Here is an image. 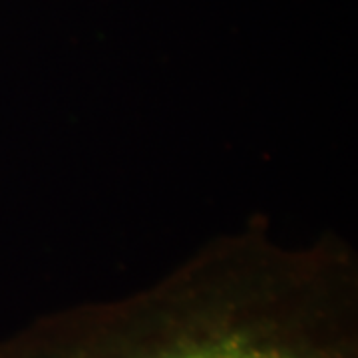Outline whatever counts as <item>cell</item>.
Returning <instances> with one entry per match:
<instances>
[{
    "label": "cell",
    "mask_w": 358,
    "mask_h": 358,
    "mask_svg": "<svg viewBox=\"0 0 358 358\" xmlns=\"http://www.w3.org/2000/svg\"><path fill=\"white\" fill-rule=\"evenodd\" d=\"M0 358H358L357 255L253 221L141 291L38 317Z\"/></svg>",
    "instance_id": "1"
}]
</instances>
